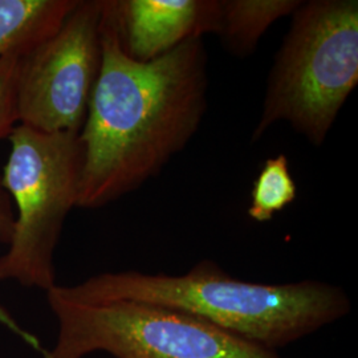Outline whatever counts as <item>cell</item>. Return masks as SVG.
<instances>
[{"mask_svg":"<svg viewBox=\"0 0 358 358\" xmlns=\"http://www.w3.org/2000/svg\"><path fill=\"white\" fill-rule=\"evenodd\" d=\"M103 60L80 131L77 208L113 203L157 177L192 141L207 110V51L192 38L141 63L124 50L106 0Z\"/></svg>","mask_w":358,"mask_h":358,"instance_id":"cell-1","label":"cell"},{"mask_svg":"<svg viewBox=\"0 0 358 358\" xmlns=\"http://www.w3.org/2000/svg\"><path fill=\"white\" fill-rule=\"evenodd\" d=\"M59 289L78 303L131 300L185 312L272 352L332 325L352 309L345 291L329 282H245L211 260L183 275L103 272Z\"/></svg>","mask_w":358,"mask_h":358,"instance_id":"cell-2","label":"cell"},{"mask_svg":"<svg viewBox=\"0 0 358 358\" xmlns=\"http://www.w3.org/2000/svg\"><path fill=\"white\" fill-rule=\"evenodd\" d=\"M291 17L267 77L252 142L287 122L321 146L357 87L358 1H303Z\"/></svg>","mask_w":358,"mask_h":358,"instance_id":"cell-3","label":"cell"},{"mask_svg":"<svg viewBox=\"0 0 358 358\" xmlns=\"http://www.w3.org/2000/svg\"><path fill=\"white\" fill-rule=\"evenodd\" d=\"M80 133H44L17 125L0 182L15 210L0 280L48 292L56 282L55 252L69 213L77 208L83 170Z\"/></svg>","mask_w":358,"mask_h":358,"instance_id":"cell-4","label":"cell"},{"mask_svg":"<svg viewBox=\"0 0 358 358\" xmlns=\"http://www.w3.org/2000/svg\"><path fill=\"white\" fill-rule=\"evenodd\" d=\"M47 294L59 331L51 358H280L185 312L131 300L78 303Z\"/></svg>","mask_w":358,"mask_h":358,"instance_id":"cell-5","label":"cell"},{"mask_svg":"<svg viewBox=\"0 0 358 358\" xmlns=\"http://www.w3.org/2000/svg\"><path fill=\"white\" fill-rule=\"evenodd\" d=\"M103 0H78L62 26L19 57V125L80 133L103 60Z\"/></svg>","mask_w":358,"mask_h":358,"instance_id":"cell-6","label":"cell"},{"mask_svg":"<svg viewBox=\"0 0 358 358\" xmlns=\"http://www.w3.org/2000/svg\"><path fill=\"white\" fill-rule=\"evenodd\" d=\"M122 47L137 62L155 60L180 44L217 35L219 0H106Z\"/></svg>","mask_w":358,"mask_h":358,"instance_id":"cell-7","label":"cell"},{"mask_svg":"<svg viewBox=\"0 0 358 358\" xmlns=\"http://www.w3.org/2000/svg\"><path fill=\"white\" fill-rule=\"evenodd\" d=\"M78 0H0V57L23 55L52 35Z\"/></svg>","mask_w":358,"mask_h":358,"instance_id":"cell-8","label":"cell"},{"mask_svg":"<svg viewBox=\"0 0 358 358\" xmlns=\"http://www.w3.org/2000/svg\"><path fill=\"white\" fill-rule=\"evenodd\" d=\"M301 0H219L220 19L217 35L226 51L235 57H247L269 27L292 16Z\"/></svg>","mask_w":358,"mask_h":358,"instance_id":"cell-9","label":"cell"},{"mask_svg":"<svg viewBox=\"0 0 358 358\" xmlns=\"http://www.w3.org/2000/svg\"><path fill=\"white\" fill-rule=\"evenodd\" d=\"M297 196L288 158L284 154L268 158L260 169L251 190L247 214L257 223L269 222Z\"/></svg>","mask_w":358,"mask_h":358,"instance_id":"cell-10","label":"cell"},{"mask_svg":"<svg viewBox=\"0 0 358 358\" xmlns=\"http://www.w3.org/2000/svg\"><path fill=\"white\" fill-rule=\"evenodd\" d=\"M8 55L0 57V140L8 138L19 125L16 108V73L19 57Z\"/></svg>","mask_w":358,"mask_h":358,"instance_id":"cell-11","label":"cell"},{"mask_svg":"<svg viewBox=\"0 0 358 358\" xmlns=\"http://www.w3.org/2000/svg\"><path fill=\"white\" fill-rule=\"evenodd\" d=\"M13 220H15V210H13L11 198L3 189L1 182H0V242L3 244H8L11 239ZM0 324L4 325L11 332L15 333V336L22 338L27 345L31 346L35 352H38L41 357L51 358L50 349L41 345V343L34 334L23 329L22 325H19L16 321L13 320V316L1 306H0Z\"/></svg>","mask_w":358,"mask_h":358,"instance_id":"cell-12","label":"cell"}]
</instances>
